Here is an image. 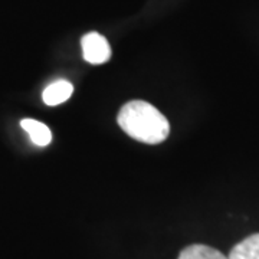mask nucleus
<instances>
[{"instance_id":"nucleus-6","label":"nucleus","mask_w":259,"mask_h":259,"mask_svg":"<svg viewBox=\"0 0 259 259\" xmlns=\"http://www.w3.org/2000/svg\"><path fill=\"white\" fill-rule=\"evenodd\" d=\"M177 259H228L221 250L206 245H190L180 252Z\"/></svg>"},{"instance_id":"nucleus-5","label":"nucleus","mask_w":259,"mask_h":259,"mask_svg":"<svg viewBox=\"0 0 259 259\" xmlns=\"http://www.w3.org/2000/svg\"><path fill=\"white\" fill-rule=\"evenodd\" d=\"M228 259H259V233L250 235L235 245Z\"/></svg>"},{"instance_id":"nucleus-4","label":"nucleus","mask_w":259,"mask_h":259,"mask_svg":"<svg viewBox=\"0 0 259 259\" xmlns=\"http://www.w3.org/2000/svg\"><path fill=\"white\" fill-rule=\"evenodd\" d=\"M22 128L25 130L29 134L30 140L33 141V144H36L39 147H45L51 141H52V133L48 125H45L44 122L32 118H25L20 121Z\"/></svg>"},{"instance_id":"nucleus-1","label":"nucleus","mask_w":259,"mask_h":259,"mask_svg":"<svg viewBox=\"0 0 259 259\" xmlns=\"http://www.w3.org/2000/svg\"><path fill=\"white\" fill-rule=\"evenodd\" d=\"M118 125L131 139L158 144L168 137L170 124L156 107L141 100L127 102L118 112Z\"/></svg>"},{"instance_id":"nucleus-3","label":"nucleus","mask_w":259,"mask_h":259,"mask_svg":"<svg viewBox=\"0 0 259 259\" xmlns=\"http://www.w3.org/2000/svg\"><path fill=\"white\" fill-rule=\"evenodd\" d=\"M72 93H74L72 83L65 81V79H59V81H55L45 88V91L42 94V98H44V102L47 105L55 107V105L68 101Z\"/></svg>"},{"instance_id":"nucleus-2","label":"nucleus","mask_w":259,"mask_h":259,"mask_svg":"<svg viewBox=\"0 0 259 259\" xmlns=\"http://www.w3.org/2000/svg\"><path fill=\"white\" fill-rule=\"evenodd\" d=\"M81 47H82L83 59L88 64H105L111 58V48L108 40L97 32L87 33L81 40Z\"/></svg>"}]
</instances>
